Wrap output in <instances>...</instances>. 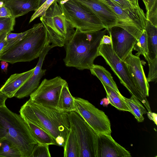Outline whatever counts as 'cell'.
Here are the masks:
<instances>
[{
  "label": "cell",
  "mask_w": 157,
  "mask_h": 157,
  "mask_svg": "<svg viewBox=\"0 0 157 157\" xmlns=\"http://www.w3.org/2000/svg\"><path fill=\"white\" fill-rule=\"evenodd\" d=\"M20 115L42 128L55 140L57 146L63 147L70 130L69 113L36 104L30 99L21 107Z\"/></svg>",
  "instance_id": "cell-1"
},
{
  "label": "cell",
  "mask_w": 157,
  "mask_h": 157,
  "mask_svg": "<svg viewBox=\"0 0 157 157\" xmlns=\"http://www.w3.org/2000/svg\"><path fill=\"white\" fill-rule=\"evenodd\" d=\"M6 138L20 151L22 157H30L37 144L25 121L5 105L0 107V139Z\"/></svg>",
  "instance_id": "cell-3"
},
{
  "label": "cell",
  "mask_w": 157,
  "mask_h": 157,
  "mask_svg": "<svg viewBox=\"0 0 157 157\" xmlns=\"http://www.w3.org/2000/svg\"><path fill=\"white\" fill-rule=\"evenodd\" d=\"M46 0H39L38 8L42 5ZM37 8V9H38Z\"/></svg>",
  "instance_id": "cell-41"
},
{
  "label": "cell",
  "mask_w": 157,
  "mask_h": 157,
  "mask_svg": "<svg viewBox=\"0 0 157 157\" xmlns=\"http://www.w3.org/2000/svg\"><path fill=\"white\" fill-rule=\"evenodd\" d=\"M63 147L64 157H79L78 144L74 129L71 125Z\"/></svg>",
  "instance_id": "cell-25"
},
{
  "label": "cell",
  "mask_w": 157,
  "mask_h": 157,
  "mask_svg": "<svg viewBox=\"0 0 157 157\" xmlns=\"http://www.w3.org/2000/svg\"><path fill=\"white\" fill-rule=\"evenodd\" d=\"M7 0H0V1H2L4 2L5 1H6Z\"/></svg>",
  "instance_id": "cell-43"
},
{
  "label": "cell",
  "mask_w": 157,
  "mask_h": 157,
  "mask_svg": "<svg viewBox=\"0 0 157 157\" xmlns=\"http://www.w3.org/2000/svg\"><path fill=\"white\" fill-rule=\"evenodd\" d=\"M35 27V24L31 29L22 33H13L10 32L8 33L6 37V45L1 53L7 51L16 45L25 36L32 31Z\"/></svg>",
  "instance_id": "cell-28"
},
{
  "label": "cell",
  "mask_w": 157,
  "mask_h": 157,
  "mask_svg": "<svg viewBox=\"0 0 157 157\" xmlns=\"http://www.w3.org/2000/svg\"><path fill=\"white\" fill-rule=\"evenodd\" d=\"M40 19L48 39L54 47L64 46L75 32V29L64 14L60 0H55Z\"/></svg>",
  "instance_id": "cell-5"
},
{
  "label": "cell",
  "mask_w": 157,
  "mask_h": 157,
  "mask_svg": "<svg viewBox=\"0 0 157 157\" xmlns=\"http://www.w3.org/2000/svg\"><path fill=\"white\" fill-rule=\"evenodd\" d=\"M49 145L37 144L34 147L30 157H51Z\"/></svg>",
  "instance_id": "cell-33"
},
{
  "label": "cell",
  "mask_w": 157,
  "mask_h": 157,
  "mask_svg": "<svg viewBox=\"0 0 157 157\" xmlns=\"http://www.w3.org/2000/svg\"><path fill=\"white\" fill-rule=\"evenodd\" d=\"M7 96L0 91V107L5 105V101Z\"/></svg>",
  "instance_id": "cell-39"
},
{
  "label": "cell",
  "mask_w": 157,
  "mask_h": 157,
  "mask_svg": "<svg viewBox=\"0 0 157 157\" xmlns=\"http://www.w3.org/2000/svg\"><path fill=\"white\" fill-rule=\"evenodd\" d=\"M147 116L150 120L152 121L155 123L157 125V114L155 113H152L150 111H147Z\"/></svg>",
  "instance_id": "cell-38"
},
{
  "label": "cell",
  "mask_w": 157,
  "mask_h": 157,
  "mask_svg": "<svg viewBox=\"0 0 157 157\" xmlns=\"http://www.w3.org/2000/svg\"><path fill=\"white\" fill-rule=\"evenodd\" d=\"M130 76L136 88L144 96L148 97L149 85L140 57L131 52L124 61Z\"/></svg>",
  "instance_id": "cell-13"
},
{
  "label": "cell",
  "mask_w": 157,
  "mask_h": 157,
  "mask_svg": "<svg viewBox=\"0 0 157 157\" xmlns=\"http://www.w3.org/2000/svg\"><path fill=\"white\" fill-rule=\"evenodd\" d=\"M129 1L134 2V3H138L139 0H127Z\"/></svg>",
  "instance_id": "cell-42"
},
{
  "label": "cell",
  "mask_w": 157,
  "mask_h": 157,
  "mask_svg": "<svg viewBox=\"0 0 157 157\" xmlns=\"http://www.w3.org/2000/svg\"><path fill=\"white\" fill-rule=\"evenodd\" d=\"M55 0H46L44 3L39 7L31 16L29 23H30L35 19L42 16H44L47 9Z\"/></svg>",
  "instance_id": "cell-34"
},
{
  "label": "cell",
  "mask_w": 157,
  "mask_h": 157,
  "mask_svg": "<svg viewBox=\"0 0 157 157\" xmlns=\"http://www.w3.org/2000/svg\"><path fill=\"white\" fill-rule=\"evenodd\" d=\"M101 83L105 89L107 98L110 103L119 110L129 112L123 99V96L122 94L120 95L103 83Z\"/></svg>",
  "instance_id": "cell-26"
},
{
  "label": "cell",
  "mask_w": 157,
  "mask_h": 157,
  "mask_svg": "<svg viewBox=\"0 0 157 157\" xmlns=\"http://www.w3.org/2000/svg\"><path fill=\"white\" fill-rule=\"evenodd\" d=\"M22 157L17 147L10 140L4 138L0 139V157Z\"/></svg>",
  "instance_id": "cell-27"
},
{
  "label": "cell",
  "mask_w": 157,
  "mask_h": 157,
  "mask_svg": "<svg viewBox=\"0 0 157 157\" xmlns=\"http://www.w3.org/2000/svg\"><path fill=\"white\" fill-rule=\"evenodd\" d=\"M39 2V0H7L4 4L10 10L12 16L16 18L35 11L38 8Z\"/></svg>",
  "instance_id": "cell-18"
},
{
  "label": "cell",
  "mask_w": 157,
  "mask_h": 157,
  "mask_svg": "<svg viewBox=\"0 0 157 157\" xmlns=\"http://www.w3.org/2000/svg\"><path fill=\"white\" fill-rule=\"evenodd\" d=\"M146 9V17L147 20L157 26V0H142Z\"/></svg>",
  "instance_id": "cell-29"
},
{
  "label": "cell",
  "mask_w": 157,
  "mask_h": 157,
  "mask_svg": "<svg viewBox=\"0 0 157 157\" xmlns=\"http://www.w3.org/2000/svg\"><path fill=\"white\" fill-rule=\"evenodd\" d=\"M76 109L97 135H111L110 121L105 113L95 107L88 100L74 97Z\"/></svg>",
  "instance_id": "cell-9"
},
{
  "label": "cell",
  "mask_w": 157,
  "mask_h": 157,
  "mask_svg": "<svg viewBox=\"0 0 157 157\" xmlns=\"http://www.w3.org/2000/svg\"><path fill=\"white\" fill-rule=\"evenodd\" d=\"M149 66L147 80L148 82H156L157 78V57L151 59L148 56L145 58Z\"/></svg>",
  "instance_id": "cell-32"
},
{
  "label": "cell",
  "mask_w": 157,
  "mask_h": 157,
  "mask_svg": "<svg viewBox=\"0 0 157 157\" xmlns=\"http://www.w3.org/2000/svg\"><path fill=\"white\" fill-rule=\"evenodd\" d=\"M37 144L57 145L54 139L47 132L28 121H25Z\"/></svg>",
  "instance_id": "cell-21"
},
{
  "label": "cell",
  "mask_w": 157,
  "mask_h": 157,
  "mask_svg": "<svg viewBox=\"0 0 157 157\" xmlns=\"http://www.w3.org/2000/svg\"><path fill=\"white\" fill-rule=\"evenodd\" d=\"M34 69L35 67L26 72L11 75L1 88L0 91L8 98L13 97L19 89L31 77Z\"/></svg>",
  "instance_id": "cell-17"
},
{
  "label": "cell",
  "mask_w": 157,
  "mask_h": 157,
  "mask_svg": "<svg viewBox=\"0 0 157 157\" xmlns=\"http://www.w3.org/2000/svg\"><path fill=\"white\" fill-rule=\"evenodd\" d=\"M98 55L104 58L107 64L118 78L121 83L127 88L131 95L137 98L145 106L147 111L151 112L150 104L147 97L143 95L136 88L124 61L116 54L111 44H101Z\"/></svg>",
  "instance_id": "cell-7"
},
{
  "label": "cell",
  "mask_w": 157,
  "mask_h": 157,
  "mask_svg": "<svg viewBox=\"0 0 157 157\" xmlns=\"http://www.w3.org/2000/svg\"><path fill=\"white\" fill-rule=\"evenodd\" d=\"M1 67L2 70L4 72H6L8 66V62L5 61H2L1 62Z\"/></svg>",
  "instance_id": "cell-40"
},
{
  "label": "cell",
  "mask_w": 157,
  "mask_h": 157,
  "mask_svg": "<svg viewBox=\"0 0 157 157\" xmlns=\"http://www.w3.org/2000/svg\"><path fill=\"white\" fill-rule=\"evenodd\" d=\"M133 50L137 51L136 55L139 57L142 55L145 59L148 56L147 34L145 29L143 31L139 38L136 40L134 46Z\"/></svg>",
  "instance_id": "cell-30"
},
{
  "label": "cell",
  "mask_w": 157,
  "mask_h": 157,
  "mask_svg": "<svg viewBox=\"0 0 157 157\" xmlns=\"http://www.w3.org/2000/svg\"><path fill=\"white\" fill-rule=\"evenodd\" d=\"M58 108L60 110L68 113L75 110L74 97L69 91L67 82L62 89L58 101Z\"/></svg>",
  "instance_id": "cell-23"
},
{
  "label": "cell",
  "mask_w": 157,
  "mask_h": 157,
  "mask_svg": "<svg viewBox=\"0 0 157 157\" xmlns=\"http://www.w3.org/2000/svg\"><path fill=\"white\" fill-rule=\"evenodd\" d=\"M69 115L78 144L79 157H96L97 134L77 112H70Z\"/></svg>",
  "instance_id": "cell-8"
},
{
  "label": "cell",
  "mask_w": 157,
  "mask_h": 157,
  "mask_svg": "<svg viewBox=\"0 0 157 157\" xmlns=\"http://www.w3.org/2000/svg\"><path fill=\"white\" fill-rule=\"evenodd\" d=\"M130 152L117 143L111 135H97L96 157H130Z\"/></svg>",
  "instance_id": "cell-15"
},
{
  "label": "cell",
  "mask_w": 157,
  "mask_h": 157,
  "mask_svg": "<svg viewBox=\"0 0 157 157\" xmlns=\"http://www.w3.org/2000/svg\"><path fill=\"white\" fill-rule=\"evenodd\" d=\"M64 14L76 30L92 33L106 29L91 12L74 0H60Z\"/></svg>",
  "instance_id": "cell-6"
},
{
  "label": "cell",
  "mask_w": 157,
  "mask_h": 157,
  "mask_svg": "<svg viewBox=\"0 0 157 157\" xmlns=\"http://www.w3.org/2000/svg\"><path fill=\"white\" fill-rule=\"evenodd\" d=\"M100 44H111L112 40L110 36L104 35L102 36L100 43Z\"/></svg>",
  "instance_id": "cell-37"
},
{
  "label": "cell",
  "mask_w": 157,
  "mask_h": 157,
  "mask_svg": "<svg viewBox=\"0 0 157 157\" xmlns=\"http://www.w3.org/2000/svg\"><path fill=\"white\" fill-rule=\"evenodd\" d=\"M53 48L48 41L39 57L32 76L17 92L14 97L19 99L28 97L38 87L41 78L45 75L46 71L42 69L43 62L48 52Z\"/></svg>",
  "instance_id": "cell-14"
},
{
  "label": "cell",
  "mask_w": 157,
  "mask_h": 157,
  "mask_svg": "<svg viewBox=\"0 0 157 157\" xmlns=\"http://www.w3.org/2000/svg\"><path fill=\"white\" fill-rule=\"evenodd\" d=\"M107 30L92 33L81 32L76 30L64 45L66 55L63 60L65 65L80 70H90L98 56L101 38Z\"/></svg>",
  "instance_id": "cell-2"
},
{
  "label": "cell",
  "mask_w": 157,
  "mask_h": 157,
  "mask_svg": "<svg viewBox=\"0 0 157 157\" xmlns=\"http://www.w3.org/2000/svg\"><path fill=\"white\" fill-rule=\"evenodd\" d=\"M124 10L140 25L144 29L147 20L143 9L139 3L133 2L127 0H113Z\"/></svg>",
  "instance_id": "cell-19"
},
{
  "label": "cell",
  "mask_w": 157,
  "mask_h": 157,
  "mask_svg": "<svg viewBox=\"0 0 157 157\" xmlns=\"http://www.w3.org/2000/svg\"><path fill=\"white\" fill-rule=\"evenodd\" d=\"M67 82L60 76L49 79L44 78L30 94V99L36 104L60 110L59 97L62 87Z\"/></svg>",
  "instance_id": "cell-10"
},
{
  "label": "cell",
  "mask_w": 157,
  "mask_h": 157,
  "mask_svg": "<svg viewBox=\"0 0 157 157\" xmlns=\"http://www.w3.org/2000/svg\"><path fill=\"white\" fill-rule=\"evenodd\" d=\"M8 33L0 34V53L5 47L6 44V37Z\"/></svg>",
  "instance_id": "cell-36"
},
{
  "label": "cell",
  "mask_w": 157,
  "mask_h": 157,
  "mask_svg": "<svg viewBox=\"0 0 157 157\" xmlns=\"http://www.w3.org/2000/svg\"><path fill=\"white\" fill-rule=\"evenodd\" d=\"M92 75L96 76L101 82L114 90L120 95V92L110 73L102 66L93 64L89 70Z\"/></svg>",
  "instance_id": "cell-20"
},
{
  "label": "cell",
  "mask_w": 157,
  "mask_h": 157,
  "mask_svg": "<svg viewBox=\"0 0 157 157\" xmlns=\"http://www.w3.org/2000/svg\"><path fill=\"white\" fill-rule=\"evenodd\" d=\"M144 29L147 34L148 56L153 59L157 57V27L147 20Z\"/></svg>",
  "instance_id": "cell-22"
},
{
  "label": "cell",
  "mask_w": 157,
  "mask_h": 157,
  "mask_svg": "<svg viewBox=\"0 0 157 157\" xmlns=\"http://www.w3.org/2000/svg\"><path fill=\"white\" fill-rule=\"evenodd\" d=\"M15 18L12 16L0 17V34L8 33L13 30Z\"/></svg>",
  "instance_id": "cell-31"
},
{
  "label": "cell",
  "mask_w": 157,
  "mask_h": 157,
  "mask_svg": "<svg viewBox=\"0 0 157 157\" xmlns=\"http://www.w3.org/2000/svg\"><path fill=\"white\" fill-rule=\"evenodd\" d=\"M123 98L129 112L134 116L138 122H143L144 120L143 115L147 113V112L143 105L137 98L132 95L129 98L123 96Z\"/></svg>",
  "instance_id": "cell-24"
},
{
  "label": "cell",
  "mask_w": 157,
  "mask_h": 157,
  "mask_svg": "<svg viewBox=\"0 0 157 157\" xmlns=\"http://www.w3.org/2000/svg\"><path fill=\"white\" fill-rule=\"evenodd\" d=\"M35 25L34 29L19 42L0 53V60L13 64L30 62L39 57L49 40L43 23Z\"/></svg>",
  "instance_id": "cell-4"
},
{
  "label": "cell",
  "mask_w": 157,
  "mask_h": 157,
  "mask_svg": "<svg viewBox=\"0 0 157 157\" xmlns=\"http://www.w3.org/2000/svg\"><path fill=\"white\" fill-rule=\"evenodd\" d=\"M12 16L10 10L4 5V2L0 1V17Z\"/></svg>",
  "instance_id": "cell-35"
},
{
  "label": "cell",
  "mask_w": 157,
  "mask_h": 157,
  "mask_svg": "<svg viewBox=\"0 0 157 157\" xmlns=\"http://www.w3.org/2000/svg\"><path fill=\"white\" fill-rule=\"evenodd\" d=\"M107 31L111 38L113 49L118 57L124 61L132 52L138 39L127 30L118 27H114Z\"/></svg>",
  "instance_id": "cell-11"
},
{
  "label": "cell",
  "mask_w": 157,
  "mask_h": 157,
  "mask_svg": "<svg viewBox=\"0 0 157 157\" xmlns=\"http://www.w3.org/2000/svg\"><path fill=\"white\" fill-rule=\"evenodd\" d=\"M96 16L108 30L117 26L118 19L113 10L100 0H74Z\"/></svg>",
  "instance_id": "cell-12"
},
{
  "label": "cell",
  "mask_w": 157,
  "mask_h": 157,
  "mask_svg": "<svg viewBox=\"0 0 157 157\" xmlns=\"http://www.w3.org/2000/svg\"><path fill=\"white\" fill-rule=\"evenodd\" d=\"M116 14L118 27L127 30L138 39L144 29L113 0H100Z\"/></svg>",
  "instance_id": "cell-16"
}]
</instances>
